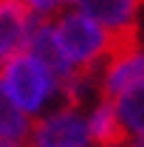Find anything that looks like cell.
Returning <instances> with one entry per match:
<instances>
[{
    "label": "cell",
    "instance_id": "obj_1",
    "mask_svg": "<svg viewBox=\"0 0 144 147\" xmlns=\"http://www.w3.org/2000/svg\"><path fill=\"white\" fill-rule=\"evenodd\" d=\"M0 85L11 96V102L28 116H37L59 93L57 79L28 51L0 65Z\"/></svg>",
    "mask_w": 144,
    "mask_h": 147
},
{
    "label": "cell",
    "instance_id": "obj_2",
    "mask_svg": "<svg viewBox=\"0 0 144 147\" xmlns=\"http://www.w3.org/2000/svg\"><path fill=\"white\" fill-rule=\"evenodd\" d=\"M31 147H90L88 116L82 108L62 105L51 116L31 125Z\"/></svg>",
    "mask_w": 144,
    "mask_h": 147
},
{
    "label": "cell",
    "instance_id": "obj_3",
    "mask_svg": "<svg viewBox=\"0 0 144 147\" xmlns=\"http://www.w3.org/2000/svg\"><path fill=\"white\" fill-rule=\"evenodd\" d=\"M37 20L23 0H0V65L28 51Z\"/></svg>",
    "mask_w": 144,
    "mask_h": 147
},
{
    "label": "cell",
    "instance_id": "obj_4",
    "mask_svg": "<svg viewBox=\"0 0 144 147\" xmlns=\"http://www.w3.org/2000/svg\"><path fill=\"white\" fill-rule=\"evenodd\" d=\"M28 54L54 76L59 88H65L73 76H76V68L68 62V57L62 51V45H59V40H57L51 23H40V20H37L34 31H31V40H28Z\"/></svg>",
    "mask_w": 144,
    "mask_h": 147
},
{
    "label": "cell",
    "instance_id": "obj_5",
    "mask_svg": "<svg viewBox=\"0 0 144 147\" xmlns=\"http://www.w3.org/2000/svg\"><path fill=\"white\" fill-rule=\"evenodd\" d=\"M141 0H76V11L96 20L108 31H136Z\"/></svg>",
    "mask_w": 144,
    "mask_h": 147
},
{
    "label": "cell",
    "instance_id": "obj_6",
    "mask_svg": "<svg viewBox=\"0 0 144 147\" xmlns=\"http://www.w3.org/2000/svg\"><path fill=\"white\" fill-rule=\"evenodd\" d=\"M88 133H90V142H96V147H122L130 139L122 127L113 105H110V99L102 93H99V99L88 116Z\"/></svg>",
    "mask_w": 144,
    "mask_h": 147
},
{
    "label": "cell",
    "instance_id": "obj_7",
    "mask_svg": "<svg viewBox=\"0 0 144 147\" xmlns=\"http://www.w3.org/2000/svg\"><path fill=\"white\" fill-rule=\"evenodd\" d=\"M110 105L127 136H144V74L110 96Z\"/></svg>",
    "mask_w": 144,
    "mask_h": 147
},
{
    "label": "cell",
    "instance_id": "obj_8",
    "mask_svg": "<svg viewBox=\"0 0 144 147\" xmlns=\"http://www.w3.org/2000/svg\"><path fill=\"white\" fill-rule=\"evenodd\" d=\"M0 136H9V139H20L26 142L31 136V122H28V113L11 102V96L6 93V88L0 85Z\"/></svg>",
    "mask_w": 144,
    "mask_h": 147
},
{
    "label": "cell",
    "instance_id": "obj_9",
    "mask_svg": "<svg viewBox=\"0 0 144 147\" xmlns=\"http://www.w3.org/2000/svg\"><path fill=\"white\" fill-rule=\"evenodd\" d=\"M34 14H40V17H51L54 11H59L68 0H23Z\"/></svg>",
    "mask_w": 144,
    "mask_h": 147
},
{
    "label": "cell",
    "instance_id": "obj_10",
    "mask_svg": "<svg viewBox=\"0 0 144 147\" xmlns=\"http://www.w3.org/2000/svg\"><path fill=\"white\" fill-rule=\"evenodd\" d=\"M0 147H31V144H26V142H20V139H9V136H0Z\"/></svg>",
    "mask_w": 144,
    "mask_h": 147
}]
</instances>
